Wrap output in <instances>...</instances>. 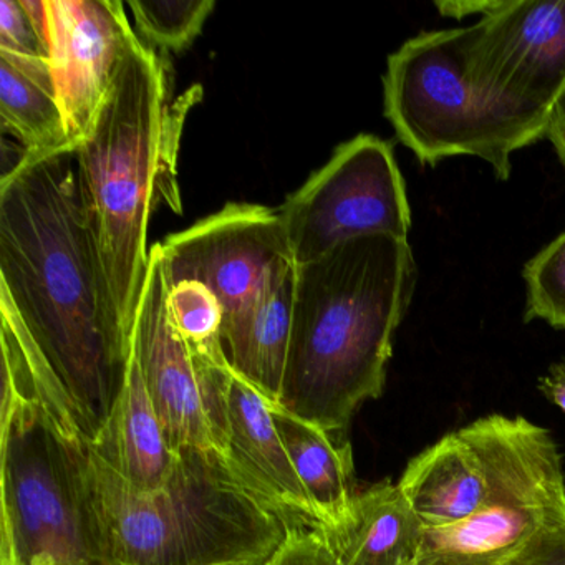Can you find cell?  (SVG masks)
I'll use <instances>...</instances> for the list:
<instances>
[{
    "label": "cell",
    "instance_id": "obj_1",
    "mask_svg": "<svg viewBox=\"0 0 565 565\" xmlns=\"http://www.w3.org/2000/svg\"><path fill=\"white\" fill-rule=\"evenodd\" d=\"M0 294L97 438L124 390L125 339L82 201L74 151L19 160L0 181Z\"/></svg>",
    "mask_w": 565,
    "mask_h": 565
},
{
    "label": "cell",
    "instance_id": "obj_2",
    "mask_svg": "<svg viewBox=\"0 0 565 565\" xmlns=\"http://www.w3.org/2000/svg\"><path fill=\"white\" fill-rule=\"evenodd\" d=\"M415 287L408 239L385 234L347 241L297 266L280 408L330 435L347 429L385 390Z\"/></svg>",
    "mask_w": 565,
    "mask_h": 565
},
{
    "label": "cell",
    "instance_id": "obj_3",
    "mask_svg": "<svg viewBox=\"0 0 565 565\" xmlns=\"http://www.w3.org/2000/svg\"><path fill=\"white\" fill-rule=\"evenodd\" d=\"M2 316L0 541L19 565H108L92 504L90 439L11 302Z\"/></svg>",
    "mask_w": 565,
    "mask_h": 565
},
{
    "label": "cell",
    "instance_id": "obj_4",
    "mask_svg": "<svg viewBox=\"0 0 565 565\" xmlns=\"http://www.w3.org/2000/svg\"><path fill=\"white\" fill-rule=\"evenodd\" d=\"M167 111V71L135 35L88 137L74 151L82 201L125 339L147 279L148 223L157 201L181 213L174 181L184 114Z\"/></svg>",
    "mask_w": 565,
    "mask_h": 565
},
{
    "label": "cell",
    "instance_id": "obj_5",
    "mask_svg": "<svg viewBox=\"0 0 565 565\" xmlns=\"http://www.w3.org/2000/svg\"><path fill=\"white\" fill-rule=\"evenodd\" d=\"M90 488L108 565H264L287 525L216 449L184 448L163 488L143 492L90 446Z\"/></svg>",
    "mask_w": 565,
    "mask_h": 565
},
{
    "label": "cell",
    "instance_id": "obj_6",
    "mask_svg": "<svg viewBox=\"0 0 565 565\" xmlns=\"http://www.w3.org/2000/svg\"><path fill=\"white\" fill-rule=\"evenodd\" d=\"M383 114L419 163L455 157L486 161L511 178L515 151L544 140L548 114L492 97L469 74L466 28L422 32L386 61Z\"/></svg>",
    "mask_w": 565,
    "mask_h": 565
},
{
    "label": "cell",
    "instance_id": "obj_7",
    "mask_svg": "<svg viewBox=\"0 0 565 565\" xmlns=\"http://www.w3.org/2000/svg\"><path fill=\"white\" fill-rule=\"evenodd\" d=\"M296 266L313 263L347 241L408 239L412 207L388 141L362 134L333 151L279 207Z\"/></svg>",
    "mask_w": 565,
    "mask_h": 565
},
{
    "label": "cell",
    "instance_id": "obj_8",
    "mask_svg": "<svg viewBox=\"0 0 565 565\" xmlns=\"http://www.w3.org/2000/svg\"><path fill=\"white\" fill-rule=\"evenodd\" d=\"M466 61L492 97L551 115L565 92V0H494L466 28Z\"/></svg>",
    "mask_w": 565,
    "mask_h": 565
},
{
    "label": "cell",
    "instance_id": "obj_9",
    "mask_svg": "<svg viewBox=\"0 0 565 565\" xmlns=\"http://www.w3.org/2000/svg\"><path fill=\"white\" fill-rule=\"evenodd\" d=\"M160 246L168 286L203 284L220 300L224 317L256 297L277 269L294 263L279 210L259 204H227Z\"/></svg>",
    "mask_w": 565,
    "mask_h": 565
},
{
    "label": "cell",
    "instance_id": "obj_10",
    "mask_svg": "<svg viewBox=\"0 0 565 565\" xmlns=\"http://www.w3.org/2000/svg\"><path fill=\"white\" fill-rule=\"evenodd\" d=\"M47 57L72 150L88 137L135 38L120 0H45Z\"/></svg>",
    "mask_w": 565,
    "mask_h": 565
},
{
    "label": "cell",
    "instance_id": "obj_11",
    "mask_svg": "<svg viewBox=\"0 0 565 565\" xmlns=\"http://www.w3.org/2000/svg\"><path fill=\"white\" fill-rule=\"evenodd\" d=\"M167 297L161 246L154 244L131 345L171 448L177 452L184 448L216 449L203 379L190 347L171 320Z\"/></svg>",
    "mask_w": 565,
    "mask_h": 565
},
{
    "label": "cell",
    "instance_id": "obj_12",
    "mask_svg": "<svg viewBox=\"0 0 565 565\" xmlns=\"http://www.w3.org/2000/svg\"><path fill=\"white\" fill-rule=\"evenodd\" d=\"M481 466L486 505L565 522L562 456L547 429L522 416L489 415L459 429Z\"/></svg>",
    "mask_w": 565,
    "mask_h": 565
},
{
    "label": "cell",
    "instance_id": "obj_13",
    "mask_svg": "<svg viewBox=\"0 0 565 565\" xmlns=\"http://www.w3.org/2000/svg\"><path fill=\"white\" fill-rule=\"evenodd\" d=\"M270 403L231 370L223 395L221 455L234 476L287 529H320L312 502L277 431Z\"/></svg>",
    "mask_w": 565,
    "mask_h": 565
},
{
    "label": "cell",
    "instance_id": "obj_14",
    "mask_svg": "<svg viewBox=\"0 0 565 565\" xmlns=\"http://www.w3.org/2000/svg\"><path fill=\"white\" fill-rule=\"evenodd\" d=\"M296 264L277 269L256 297L224 317L223 352L231 370L270 405H279L289 353Z\"/></svg>",
    "mask_w": 565,
    "mask_h": 565
},
{
    "label": "cell",
    "instance_id": "obj_15",
    "mask_svg": "<svg viewBox=\"0 0 565 565\" xmlns=\"http://www.w3.org/2000/svg\"><path fill=\"white\" fill-rule=\"evenodd\" d=\"M90 446L138 491H158L173 472L178 452L164 435L134 345L124 390Z\"/></svg>",
    "mask_w": 565,
    "mask_h": 565
},
{
    "label": "cell",
    "instance_id": "obj_16",
    "mask_svg": "<svg viewBox=\"0 0 565 565\" xmlns=\"http://www.w3.org/2000/svg\"><path fill=\"white\" fill-rule=\"evenodd\" d=\"M323 534L342 565H415L425 525L398 482L383 481L356 492L347 521Z\"/></svg>",
    "mask_w": 565,
    "mask_h": 565
},
{
    "label": "cell",
    "instance_id": "obj_17",
    "mask_svg": "<svg viewBox=\"0 0 565 565\" xmlns=\"http://www.w3.org/2000/svg\"><path fill=\"white\" fill-rule=\"evenodd\" d=\"M398 488L425 527L462 521L486 505L481 466L458 431L443 436L415 456Z\"/></svg>",
    "mask_w": 565,
    "mask_h": 565
},
{
    "label": "cell",
    "instance_id": "obj_18",
    "mask_svg": "<svg viewBox=\"0 0 565 565\" xmlns=\"http://www.w3.org/2000/svg\"><path fill=\"white\" fill-rule=\"evenodd\" d=\"M0 118L21 141V160L74 151L47 58L0 51Z\"/></svg>",
    "mask_w": 565,
    "mask_h": 565
},
{
    "label": "cell",
    "instance_id": "obj_19",
    "mask_svg": "<svg viewBox=\"0 0 565 565\" xmlns=\"http://www.w3.org/2000/svg\"><path fill=\"white\" fill-rule=\"evenodd\" d=\"M270 413L322 531L340 527L349 518L356 495L352 446L337 445L326 429L279 405L270 406Z\"/></svg>",
    "mask_w": 565,
    "mask_h": 565
},
{
    "label": "cell",
    "instance_id": "obj_20",
    "mask_svg": "<svg viewBox=\"0 0 565 565\" xmlns=\"http://www.w3.org/2000/svg\"><path fill=\"white\" fill-rule=\"evenodd\" d=\"M551 525L558 524L521 509L484 505L462 521L425 527L415 565H504Z\"/></svg>",
    "mask_w": 565,
    "mask_h": 565
},
{
    "label": "cell",
    "instance_id": "obj_21",
    "mask_svg": "<svg viewBox=\"0 0 565 565\" xmlns=\"http://www.w3.org/2000/svg\"><path fill=\"white\" fill-rule=\"evenodd\" d=\"M135 25L141 38L167 51L193 44L216 8L214 0H131Z\"/></svg>",
    "mask_w": 565,
    "mask_h": 565
},
{
    "label": "cell",
    "instance_id": "obj_22",
    "mask_svg": "<svg viewBox=\"0 0 565 565\" xmlns=\"http://www.w3.org/2000/svg\"><path fill=\"white\" fill-rule=\"evenodd\" d=\"M522 277L525 322L541 320L565 330V231L525 263Z\"/></svg>",
    "mask_w": 565,
    "mask_h": 565
},
{
    "label": "cell",
    "instance_id": "obj_23",
    "mask_svg": "<svg viewBox=\"0 0 565 565\" xmlns=\"http://www.w3.org/2000/svg\"><path fill=\"white\" fill-rule=\"evenodd\" d=\"M167 302L171 320L190 350L223 349V306L206 286L194 280L168 286Z\"/></svg>",
    "mask_w": 565,
    "mask_h": 565
},
{
    "label": "cell",
    "instance_id": "obj_24",
    "mask_svg": "<svg viewBox=\"0 0 565 565\" xmlns=\"http://www.w3.org/2000/svg\"><path fill=\"white\" fill-rule=\"evenodd\" d=\"M264 565H342L320 529H287L286 537Z\"/></svg>",
    "mask_w": 565,
    "mask_h": 565
},
{
    "label": "cell",
    "instance_id": "obj_25",
    "mask_svg": "<svg viewBox=\"0 0 565 565\" xmlns=\"http://www.w3.org/2000/svg\"><path fill=\"white\" fill-rule=\"evenodd\" d=\"M0 51L47 58L21 0H0Z\"/></svg>",
    "mask_w": 565,
    "mask_h": 565
},
{
    "label": "cell",
    "instance_id": "obj_26",
    "mask_svg": "<svg viewBox=\"0 0 565 565\" xmlns=\"http://www.w3.org/2000/svg\"><path fill=\"white\" fill-rule=\"evenodd\" d=\"M504 565H565V524L542 529Z\"/></svg>",
    "mask_w": 565,
    "mask_h": 565
},
{
    "label": "cell",
    "instance_id": "obj_27",
    "mask_svg": "<svg viewBox=\"0 0 565 565\" xmlns=\"http://www.w3.org/2000/svg\"><path fill=\"white\" fill-rule=\"evenodd\" d=\"M539 392L565 413V359L552 363L547 373L539 379Z\"/></svg>",
    "mask_w": 565,
    "mask_h": 565
},
{
    "label": "cell",
    "instance_id": "obj_28",
    "mask_svg": "<svg viewBox=\"0 0 565 565\" xmlns=\"http://www.w3.org/2000/svg\"><path fill=\"white\" fill-rule=\"evenodd\" d=\"M545 138L551 141L555 154H557L558 161L565 170V92L552 107Z\"/></svg>",
    "mask_w": 565,
    "mask_h": 565
},
{
    "label": "cell",
    "instance_id": "obj_29",
    "mask_svg": "<svg viewBox=\"0 0 565 565\" xmlns=\"http://www.w3.org/2000/svg\"><path fill=\"white\" fill-rule=\"evenodd\" d=\"M492 4H494V0H471V2H465V0H459V2H436L435 8L438 9L439 14L443 18L449 19H461L468 18V15H481L484 18L489 11H491Z\"/></svg>",
    "mask_w": 565,
    "mask_h": 565
},
{
    "label": "cell",
    "instance_id": "obj_30",
    "mask_svg": "<svg viewBox=\"0 0 565 565\" xmlns=\"http://www.w3.org/2000/svg\"><path fill=\"white\" fill-rule=\"evenodd\" d=\"M0 565H19L11 545L0 541Z\"/></svg>",
    "mask_w": 565,
    "mask_h": 565
}]
</instances>
